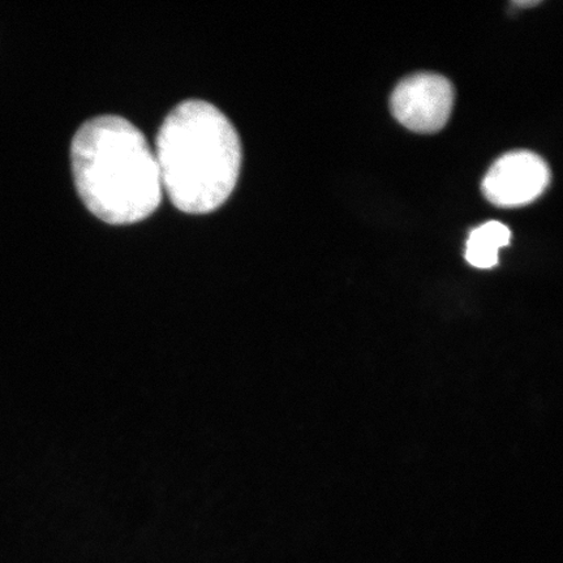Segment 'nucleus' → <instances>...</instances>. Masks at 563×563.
<instances>
[{"label":"nucleus","instance_id":"obj_4","mask_svg":"<svg viewBox=\"0 0 563 563\" xmlns=\"http://www.w3.org/2000/svg\"><path fill=\"white\" fill-rule=\"evenodd\" d=\"M551 181L545 161L528 151L505 154L489 168L483 180V192L493 206L518 208L543 195Z\"/></svg>","mask_w":563,"mask_h":563},{"label":"nucleus","instance_id":"obj_5","mask_svg":"<svg viewBox=\"0 0 563 563\" xmlns=\"http://www.w3.org/2000/svg\"><path fill=\"white\" fill-rule=\"evenodd\" d=\"M511 241V231L504 223L490 221L471 232L467 241V262L481 269H489L498 263V251Z\"/></svg>","mask_w":563,"mask_h":563},{"label":"nucleus","instance_id":"obj_3","mask_svg":"<svg viewBox=\"0 0 563 563\" xmlns=\"http://www.w3.org/2000/svg\"><path fill=\"white\" fill-rule=\"evenodd\" d=\"M454 104V88L446 77L417 74L399 82L390 98L394 118L406 129L434 133L446 125Z\"/></svg>","mask_w":563,"mask_h":563},{"label":"nucleus","instance_id":"obj_1","mask_svg":"<svg viewBox=\"0 0 563 563\" xmlns=\"http://www.w3.org/2000/svg\"><path fill=\"white\" fill-rule=\"evenodd\" d=\"M77 192L101 221L123 227L151 217L162 201L156 154L131 122L102 115L84 123L70 146Z\"/></svg>","mask_w":563,"mask_h":563},{"label":"nucleus","instance_id":"obj_6","mask_svg":"<svg viewBox=\"0 0 563 563\" xmlns=\"http://www.w3.org/2000/svg\"><path fill=\"white\" fill-rule=\"evenodd\" d=\"M516 4H518V5H534V4H539V2H517Z\"/></svg>","mask_w":563,"mask_h":563},{"label":"nucleus","instance_id":"obj_2","mask_svg":"<svg viewBox=\"0 0 563 563\" xmlns=\"http://www.w3.org/2000/svg\"><path fill=\"white\" fill-rule=\"evenodd\" d=\"M162 189L188 214L220 209L236 187L242 144L234 125L216 106L179 103L162 123L156 146Z\"/></svg>","mask_w":563,"mask_h":563}]
</instances>
